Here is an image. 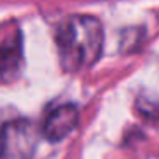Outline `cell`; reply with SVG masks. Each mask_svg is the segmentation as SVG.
Instances as JSON below:
<instances>
[{"label":"cell","mask_w":159,"mask_h":159,"mask_svg":"<svg viewBox=\"0 0 159 159\" xmlns=\"http://www.w3.org/2000/svg\"><path fill=\"white\" fill-rule=\"evenodd\" d=\"M38 144V130L29 120H14L0 128V159H29Z\"/></svg>","instance_id":"cell-2"},{"label":"cell","mask_w":159,"mask_h":159,"mask_svg":"<svg viewBox=\"0 0 159 159\" xmlns=\"http://www.w3.org/2000/svg\"><path fill=\"white\" fill-rule=\"evenodd\" d=\"M137 111H139V115H142L151 123H159V108L152 110V101L149 103L144 96L139 98V101H137Z\"/></svg>","instance_id":"cell-5"},{"label":"cell","mask_w":159,"mask_h":159,"mask_svg":"<svg viewBox=\"0 0 159 159\" xmlns=\"http://www.w3.org/2000/svg\"><path fill=\"white\" fill-rule=\"evenodd\" d=\"M55 39L62 69L65 72H79L99 60L104 33L99 19L77 14L58 26Z\"/></svg>","instance_id":"cell-1"},{"label":"cell","mask_w":159,"mask_h":159,"mask_svg":"<svg viewBox=\"0 0 159 159\" xmlns=\"http://www.w3.org/2000/svg\"><path fill=\"white\" fill-rule=\"evenodd\" d=\"M22 65V46L19 34L0 45V82H9L19 75Z\"/></svg>","instance_id":"cell-4"},{"label":"cell","mask_w":159,"mask_h":159,"mask_svg":"<svg viewBox=\"0 0 159 159\" xmlns=\"http://www.w3.org/2000/svg\"><path fill=\"white\" fill-rule=\"evenodd\" d=\"M79 123V110L74 104H62L50 111L43 121V135L52 142L63 140L69 137Z\"/></svg>","instance_id":"cell-3"}]
</instances>
